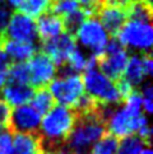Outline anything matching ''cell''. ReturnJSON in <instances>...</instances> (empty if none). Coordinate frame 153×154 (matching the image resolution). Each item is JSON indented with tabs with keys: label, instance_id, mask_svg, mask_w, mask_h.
Listing matches in <instances>:
<instances>
[{
	"label": "cell",
	"instance_id": "cell-15",
	"mask_svg": "<svg viewBox=\"0 0 153 154\" xmlns=\"http://www.w3.org/2000/svg\"><path fill=\"white\" fill-rule=\"evenodd\" d=\"M36 31H37V38H41L43 42L52 40V38H55L60 35H63L64 32H67L65 31L63 18L51 12H48L37 18Z\"/></svg>",
	"mask_w": 153,
	"mask_h": 154
},
{
	"label": "cell",
	"instance_id": "cell-23",
	"mask_svg": "<svg viewBox=\"0 0 153 154\" xmlns=\"http://www.w3.org/2000/svg\"><path fill=\"white\" fill-rule=\"evenodd\" d=\"M117 146L119 139L106 134L91 146L89 154H117Z\"/></svg>",
	"mask_w": 153,
	"mask_h": 154
},
{
	"label": "cell",
	"instance_id": "cell-17",
	"mask_svg": "<svg viewBox=\"0 0 153 154\" xmlns=\"http://www.w3.org/2000/svg\"><path fill=\"white\" fill-rule=\"evenodd\" d=\"M121 79L125 83H128L133 89L136 87L143 85L145 83L148 76H147L145 71H144L140 54H133L129 56L128 64H126V66H125Z\"/></svg>",
	"mask_w": 153,
	"mask_h": 154
},
{
	"label": "cell",
	"instance_id": "cell-16",
	"mask_svg": "<svg viewBox=\"0 0 153 154\" xmlns=\"http://www.w3.org/2000/svg\"><path fill=\"white\" fill-rule=\"evenodd\" d=\"M10 63H27L37 52L36 43L7 40L0 43Z\"/></svg>",
	"mask_w": 153,
	"mask_h": 154
},
{
	"label": "cell",
	"instance_id": "cell-31",
	"mask_svg": "<svg viewBox=\"0 0 153 154\" xmlns=\"http://www.w3.org/2000/svg\"><path fill=\"white\" fill-rule=\"evenodd\" d=\"M10 15H12L10 7L7 4L5 0H0V38L4 36V32H5V28H7Z\"/></svg>",
	"mask_w": 153,
	"mask_h": 154
},
{
	"label": "cell",
	"instance_id": "cell-1",
	"mask_svg": "<svg viewBox=\"0 0 153 154\" xmlns=\"http://www.w3.org/2000/svg\"><path fill=\"white\" fill-rule=\"evenodd\" d=\"M76 112L73 108L55 104L41 117L38 136L43 144L58 146L67 141L76 122Z\"/></svg>",
	"mask_w": 153,
	"mask_h": 154
},
{
	"label": "cell",
	"instance_id": "cell-4",
	"mask_svg": "<svg viewBox=\"0 0 153 154\" xmlns=\"http://www.w3.org/2000/svg\"><path fill=\"white\" fill-rule=\"evenodd\" d=\"M76 46L89 56L100 59L106 51L111 35L105 29L97 17H87L73 32Z\"/></svg>",
	"mask_w": 153,
	"mask_h": 154
},
{
	"label": "cell",
	"instance_id": "cell-28",
	"mask_svg": "<svg viewBox=\"0 0 153 154\" xmlns=\"http://www.w3.org/2000/svg\"><path fill=\"white\" fill-rule=\"evenodd\" d=\"M76 2L87 17H95V14H97L98 9L105 3V0H76Z\"/></svg>",
	"mask_w": 153,
	"mask_h": 154
},
{
	"label": "cell",
	"instance_id": "cell-8",
	"mask_svg": "<svg viewBox=\"0 0 153 154\" xmlns=\"http://www.w3.org/2000/svg\"><path fill=\"white\" fill-rule=\"evenodd\" d=\"M129 56V51L120 45L116 38H114L108 42L105 54L98 59L97 68L110 79L120 80L123 78Z\"/></svg>",
	"mask_w": 153,
	"mask_h": 154
},
{
	"label": "cell",
	"instance_id": "cell-22",
	"mask_svg": "<svg viewBox=\"0 0 153 154\" xmlns=\"http://www.w3.org/2000/svg\"><path fill=\"white\" fill-rule=\"evenodd\" d=\"M126 8L128 19L151 22L152 19V4L147 3L145 0H135L125 5Z\"/></svg>",
	"mask_w": 153,
	"mask_h": 154
},
{
	"label": "cell",
	"instance_id": "cell-35",
	"mask_svg": "<svg viewBox=\"0 0 153 154\" xmlns=\"http://www.w3.org/2000/svg\"><path fill=\"white\" fill-rule=\"evenodd\" d=\"M105 2H112V3H117V4H121V5H126L132 2H135V0H105Z\"/></svg>",
	"mask_w": 153,
	"mask_h": 154
},
{
	"label": "cell",
	"instance_id": "cell-37",
	"mask_svg": "<svg viewBox=\"0 0 153 154\" xmlns=\"http://www.w3.org/2000/svg\"><path fill=\"white\" fill-rule=\"evenodd\" d=\"M61 154H87L86 152H75V150H69L67 149L65 152H61Z\"/></svg>",
	"mask_w": 153,
	"mask_h": 154
},
{
	"label": "cell",
	"instance_id": "cell-5",
	"mask_svg": "<svg viewBox=\"0 0 153 154\" xmlns=\"http://www.w3.org/2000/svg\"><path fill=\"white\" fill-rule=\"evenodd\" d=\"M116 41L128 51L149 54L153 46V27L151 22L128 19L117 31Z\"/></svg>",
	"mask_w": 153,
	"mask_h": 154
},
{
	"label": "cell",
	"instance_id": "cell-26",
	"mask_svg": "<svg viewBox=\"0 0 153 154\" xmlns=\"http://www.w3.org/2000/svg\"><path fill=\"white\" fill-rule=\"evenodd\" d=\"M76 9H79V4L76 0H52L50 12L63 18Z\"/></svg>",
	"mask_w": 153,
	"mask_h": 154
},
{
	"label": "cell",
	"instance_id": "cell-29",
	"mask_svg": "<svg viewBox=\"0 0 153 154\" xmlns=\"http://www.w3.org/2000/svg\"><path fill=\"white\" fill-rule=\"evenodd\" d=\"M0 154H13V134L2 130L0 133Z\"/></svg>",
	"mask_w": 153,
	"mask_h": 154
},
{
	"label": "cell",
	"instance_id": "cell-6",
	"mask_svg": "<svg viewBox=\"0 0 153 154\" xmlns=\"http://www.w3.org/2000/svg\"><path fill=\"white\" fill-rule=\"evenodd\" d=\"M48 92L55 101V104L75 108L78 102L86 96L82 74H75L72 71H64L58 74L54 80L47 85Z\"/></svg>",
	"mask_w": 153,
	"mask_h": 154
},
{
	"label": "cell",
	"instance_id": "cell-32",
	"mask_svg": "<svg viewBox=\"0 0 153 154\" xmlns=\"http://www.w3.org/2000/svg\"><path fill=\"white\" fill-rule=\"evenodd\" d=\"M10 115H12V108L0 98V128L2 129L9 125Z\"/></svg>",
	"mask_w": 153,
	"mask_h": 154
},
{
	"label": "cell",
	"instance_id": "cell-21",
	"mask_svg": "<svg viewBox=\"0 0 153 154\" xmlns=\"http://www.w3.org/2000/svg\"><path fill=\"white\" fill-rule=\"evenodd\" d=\"M51 5L52 0H24L18 10L31 18L37 19L38 17L50 12Z\"/></svg>",
	"mask_w": 153,
	"mask_h": 154
},
{
	"label": "cell",
	"instance_id": "cell-2",
	"mask_svg": "<svg viewBox=\"0 0 153 154\" xmlns=\"http://www.w3.org/2000/svg\"><path fill=\"white\" fill-rule=\"evenodd\" d=\"M105 121L101 112L97 109L93 112L84 113L76 119V122L67 139V146L69 150L87 152L97 140L106 135Z\"/></svg>",
	"mask_w": 153,
	"mask_h": 154
},
{
	"label": "cell",
	"instance_id": "cell-7",
	"mask_svg": "<svg viewBox=\"0 0 153 154\" xmlns=\"http://www.w3.org/2000/svg\"><path fill=\"white\" fill-rule=\"evenodd\" d=\"M101 115L105 121L106 133L116 139H124L126 136L135 135L143 116L147 115H134L125 109L121 104L115 107H103Z\"/></svg>",
	"mask_w": 153,
	"mask_h": 154
},
{
	"label": "cell",
	"instance_id": "cell-14",
	"mask_svg": "<svg viewBox=\"0 0 153 154\" xmlns=\"http://www.w3.org/2000/svg\"><path fill=\"white\" fill-rule=\"evenodd\" d=\"M32 94H33V88L28 84H18L8 82L0 89V98L10 108H15L30 103Z\"/></svg>",
	"mask_w": 153,
	"mask_h": 154
},
{
	"label": "cell",
	"instance_id": "cell-10",
	"mask_svg": "<svg viewBox=\"0 0 153 154\" xmlns=\"http://www.w3.org/2000/svg\"><path fill=\"white\" fill-rule=\"evenodd\" d=\"M3 37L7 40L35 43L37 40L36 20L17 10L10 15Z\"/></svg>",
	"mask_w": 153,
	"mask_h": 154
},
{
	"label": "cell",
	"instance_id": "cell-9",
	"mask_svg": "<svg viewBox=\"0 0 153 154\" xmlns=\"http://www.w3.org/2000/svg\"><path fill=\"white\" fill-rule=\"evenodd\" d=\"M27 66H28L30 74L28 84L37 89L46 88L58 75V65L42 51H37L27 61Z\"/></svg>",
	"mask_w": 153,
	"mask_h": 154
},
{
	"label": "cell",
	"instance_id": "cell-24",
	"mask_svg": "<svg viewBox=\"0 0 153 154\" xmlns=\"http://www.w3.org/2000/svg\"><path fill=\"white\" fill-rule=\"evenodd\" d=\"M145 144L147 143L135 135L126 136L119 140L117 154H140Z\"/></svg>",
	"mask_w": 153,
	"mask_h": 154
},
{
	"label": "cell",
	"instance_id": "cell-39",
	"mask_svg": "<svg viewBox=\"0 0 153 154\" xmlns=\"http://www.w3.org/2000/svg\"><path fill=\"white\" fill-rule=\"evenodd\" d=\"M2 130H3V129H2V128H0V133H2Z\"/></svg>",
	"mask_w": 153,
	"mask_h": 154
},
{
	"label": "cell",
	"instance_id": "cell-13",
	"mask_svg": "<svg viewBox=\"0 0 153 154\" xmlns=\"http://www.w3.org/2000/svg\"><path fill=\"white\" fill-rule=\"evenodd\" d=\"M98 20L105 27V29L110 35H116L117 31L124 26V23L128 20L126 8L125 5L112 3V2H105L101 8L97 12Z\"/></svg>",
	"mask_w": 153,
	"mask_h": 154
},
{
	"label": "cell",
	"instance_id": "cell-12",
	"mask_svg": "<svg viewBox=\"0 0 153 154\" xmlns=\"http://www.w3.org/2000/svg\"><path fill=\"white\" fill-rule=\"evenodd\" d=\"M76 46V42L74 40L73 33L70 32H64L52 40H48L43 42L42 46V52L46 54L58 66L59 65H64L69 55L72 54Z\"/></svg>",
	"mask_w": 153,
	"mask_h": 154
},
{
	"label": "cell",
	"instance_id": "cell-36",
	"mask_svg": "<svg viewBox=\"0 0 153 154\" xmlns=\"http://www.w3.org/2000/svg\"><path fill=\"white\" fill-rule=\"evenodd\" d=\"M140 154H153V150H152V148L148 145V144H145L144 148H143V150H142Z\"/></svg>",
	"mask_w": 153,
	"mask_h": 154
},
{
	"label": "cell",
	"instance_id": "cell-33",
	"mask_svg": "<svg viewBox=\"0 0 153 154\" xmlns=\"http://www.w3.org/2000/svg\"><path fill=\"white\" fill-rule=\"evenodd\" d=\"M142 61H143V68L147 76H152L153 74V59L151 57L149 54H143L142 55Z\"/></svg>",
	"mask_w": 153,
	"mask_h": 154
},
{
	"label": "cell",
	"instance_id": "cell-11",
	"mask_svg": "<svg viewBox=\"0 0 153 154\" xmlns=\"http://www.w3.org/2000/svg\"><path fill=\"white\" fill-rule=\"evenodd\" d=\"M41 115L30 103L12 108L9 125L15 133L37 134L41 124Z\"/></svg>",
	"mask_w": 153,
	"mask_h": 154
},
{
	"label": "cell",
	"instance_id": "cell-20",
	"mask_svg": "<svg viewBox=\"0 0 153 154\" xmlns=\"http://www.w3.org/2000/svg\"><path fill=\"white\" fill-rule=\"evenodd\" d=\"M30 104L42 116L55 106V101L47 88H38L37 91H33Z\"/></svg>",
	"mask_w": 153,
	"mask_h": 154
},
{
	"label": "cell",
	"instance_id": "cell-25",
	"mask_svg": "<svg viewBox=\"0 0 153 154\" xmlns=\"http://www.w3.org/2000/svg\"><path fill=\"white\" fill-rule=\"evenodd\" d=\"M28 80H30V74H28L27 63H12L9 65L8 82L18 84H28Z\"/></svg>",
	"mask_w": 153,
	"mask_h": 154
},
{
	"label": "cell",
	"instance_id": "cell-27",
	"mask_svg": "<svg viewBox=\"0 0 153 154\" xmlns=\"http://www.w3.org/2000/svg\"><path fill=\"white\" fill-rule=\"evenodd\" d=\"M140 97H142V108H143V113L144 115H151L153 112V87L151 83L145 82L142 85V91Z\"/></svg>",
	"mask_w": 153,
	"mask_h": 154
},
{
	"label": "cell",
	"instance_id": "cell-38",
	"mask_svg": "<svg viewBox=\"0 0 153 154\" xmlns=\"http://www.w3.org/2000/svg\"><path fill=\"white\" fill-rule=\"evenodd\" d=\"M50 154H61V152H59V153H58V152H52V153H50Z\"/></svg>",
	"mask_w": 153,
	"mask_h": 154
},
{
	"label": "cell",
	"instance_id": "cell-18",
	"mask_svg": "<svg viewBox=\"0 0 153 154\" xmlns=\"http://www.w3.org/2000/svg\"><path fill=\"white\" fill-rule=\"evenodd\" d=\"M13 154H43V143L37 134L15 133L13 135Z\"/></svg>",
	"mask_w": 153,
	"mask_h": 154
},
{
	"label": "cell",
	"instance_id": "cell-34",
	"mask_svg": "<svg viewBox=\"0 0 153 154\" xmlns=\"http://www.w3.org/2000/svg\"><path fill=\"white\" fill-rule=\"evenodd\" d=\"M5 2H7V4L9 5V7H13L15 9H18L24 0H5Z\"/></svg>",
	"mask_w": 153,
	"mask_h": 154
},
{
	"label": "cell",
	"instance_id": "cell-30",
	"mask_svg": "<svg viewBox=\"0 0 153 154\" xmlns=\"http://www.w3.org/2000/svg\"><path fill=\"white\" fill-rule=\"evenodd\" d=\"M135 136H138L139 139H142L144 143L151 140V137H152V128H151L148 116H143V119H142L140 124L138 126V129H136V131H135Z\"/></svg>",
	"mask_w": 153,
	"mask_h": 154
},
{
	"label": "cell",
	"instance_id": "cell-19",
	"mask_svg": "<svg viewBox=\"0 0 153 154\" xmlns=\"http://www.w3.org/2000/svg\"><path fill=\"white\" fill-rule=\"evenodd\" d=\"M98 59L89 56L86 51H83L82 48L76 47L75 50L69 55V57L67 59L64 65H67L68 71H72L75 74H82L84 73L87 69L97 66Z\"/></svg>",
	"mask_w": 153,
	"mask_h": 154
},
{
	"label": "cell",
	"instance_id": "cell-3",
	"mask_svg": "<svg viewBox=\"0 0 153 154\" xmlns=\"http://www.w3.org/2000/svg\"><path fill=\"white\" fill-rule=\"evenodd\" d=\"M84 92L96 104L103 107H115L123 101L117 82L106 76L97 66L87 69L82 74Z\"/></svg>",
	"mask_w": 153,
	"mask_h": 154
}]
</instances>
